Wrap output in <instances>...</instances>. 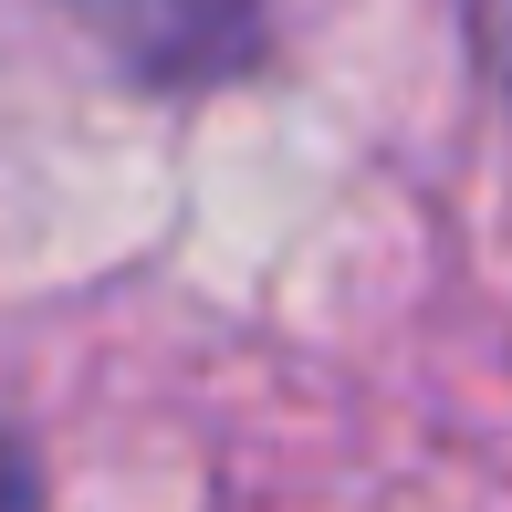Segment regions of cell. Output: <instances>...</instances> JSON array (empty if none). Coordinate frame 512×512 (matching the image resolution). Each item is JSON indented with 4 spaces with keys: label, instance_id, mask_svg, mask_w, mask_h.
Here are the masks:
<instances>
[{
    "label": "cell",
    "instance_id": "6da1fadb",
    "mask_svg": "<svg viewBox=\"0 0 512 512\" xmlns=\"http://www.w3.org/2000/svg\"><path fill=\"white\" fill-rule=\"evenodd\" d=\"M0 512H21V471H11V460H0Z\"/></svg>",
    "mask_w": 512,
    "mask_h": 512
}]
</instances>
